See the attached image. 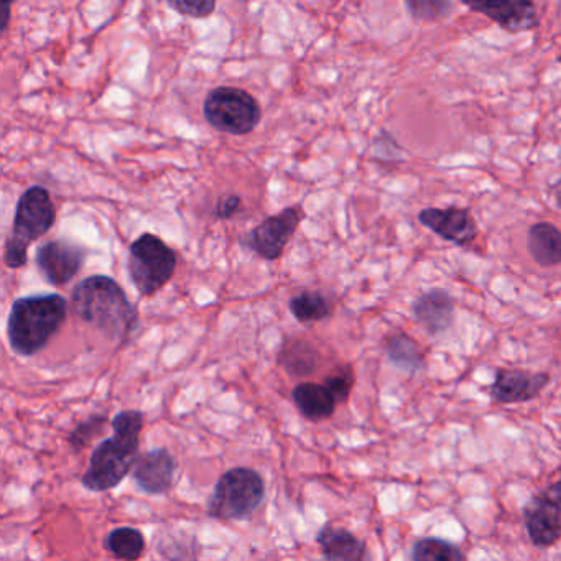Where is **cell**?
Here are the masks:
<instances>
[{
    "label": "cell",
    "mask_w": 561,
    "mask_h": 561,
    "mask_svg": "<svg viewBox=\"0 0 561 561\" xmlns=\"http://www.w3.org/2000/svg\"><path fill=\"white\" fill-rule=\"evenodd\" d=\"M146 415L140 410H123L113 419V436L104 439L91 455L90 466L81 479L84 489L106 492L117 488L136 468L140 435Z\"/></svg>",
    "instance_id": "1"
},
{
    "label": "cell",
    "mask_w": 561,
    "mask_h": 561,
    "mask_svg": "<svg viewBox=\"0 0 561 561\" xmlns=\"http://www.w3.org/2000/svg\"><path fill=\"white\" fill-rule=\"evenodd\" d=\"M71 305L81 320L117 341L127 340L139 321L124 288L107 275L81 280L71 294Z\"/></svg>",
    "instance_id": "2"
},
{
    "label": "cell",
    "mask_w": 561,
    "mask_h": 561,
    "mask_svg": "<svg viewBox=\"0 0 561 561\" xmlns=\"http://www.w3.org/2000/svg\"><path fill=\"white\" fill-rule=\"evenodd\" d=\"M68 304L58 294L28 295L12 304L8 337L12 351L22 357L41 353L67 321Z\"/></svg>",
    "instance_id": "3"
},
{
    "label": "cell",
    "mask_w": 561,
    "mask_h": 561,
    "mask_svg": "<svg viewBox=\"0 0 561 561\" xmlns=\"http://www.w3.org/2000/svg\"><path fill=\"white\" fill-rule=\"evenodd\" d=\"M57 222V209L50 192L35 185L25 190L15 208L14 225L4 245V264L22 268L28 261V248L50 232Z\"/></svg>",
    "instance_id": "4"
},
{
    "label": "cell",
    "mask_w": 561,
    "mask_h": 561,
    "mask_svg": "<svg viewBox=\"0 0 561 561\" xmlns=\"http://www.w3.org/2000/svg\"><path fill=\"white\" fill-rule=\"evenodd\" d=\"M264 495L261 472L245 466L229 469L218 479L209 497V517L219 522L245 520L261 507Z\"/></svg>",
    "instance_id": "5"
},
{
    "label": "cell",
    "mask_w": 561,
    "mask_h": 561,
    "mask_svg": "<svg viewBox=\"0 0 561 561\" xmlns=\"http://www.w3.org/2000/svg\"><path fill=\"white\" fill-rule=\"evenodd\" d=\"M176 252L152 232H144L129 245L127 271L142 297L159 294L176 272Z\"/></svg>",
    "instance_id": "6"
},
{
    "label": "cell",
    "mask_w": 561,
    "mask_h": 561,
    "mask_svg": "<svg viewBox=\"0 0 561 561\" xmlns=\"http://www.w3.org/2000/svg\"><path fill=\"white\" fill-rule=\"evenodd\" d=\"M206 123L229 136H248L261 124L262 110L242 88L219 87L209 91L203 104Z\"/></svg>",
    "instance_id": "7"
},
{
    "label": "cell",
    "mask_w": 561,
    "mask_h": 561,
    "mask_svg": "<svg viewBox=\"0 0 561 561\" xmlns=\"http://www.w3.org/2000/svg\"><path fill=\"white\" fill-rule=\"evenodd\" d=\"M304 219L305 211L300 205L288 206L245 232L241 244L264 261H278Z\"/></svg>",
    "instance_id": "8"
},
{
    "label": "cell",
    "mask_w": 561,
    "mask_h": 561,
    "mask_svg": "<svg viewBox=\"0 0 561 561\" xmlns=\"http://www.w3.org/2000/svg\"><path fill=\"white\" fill-rule=\"evenodd\" d=\"M528 538L535 547L547 548L561 538V479L548 485L522 508Z\"/></svg>",
    "instance_id": "9"
},
{
    "label": "cell",
    "mask_w": 561,
    "mask_h": 561,
    "mask_svg": "<svg viewBox=\"0 0 561 561\" xmlns=\"http://www.w3.org/2000/svg\"><path fill=\"white\" fill-rule=\"evenodd\" d=\"M88 251L77 242L67 239L47 242L35 254L38 271L54 287L70 284L87 262Z\"/></svg>",
    "instance_id": "10"
},
{
    "label": "cell",
    "mask_w": 561,
    "mask_h": 561,
    "mask_svg": "<svg viewBox=\"0 0 561 561\" xmlns=\"http://www.w3.org/2000/svg\"><path fill=\"white\" fill-rule=\"evenodd\" d=\"M416 218L423 228L458 248H468L479 236L478 222L469 208H459V206L425 208Z\"/></svg>",
    "instance_id": "11"
},
{
    "label": "cell",
    "mask_w": 561,
    "mask_h": 561,
    "mask_svg": "<svg viewBox=\"0 0 561 561\" xmlns=\"http://www.w3.org/2000/svg\"><path fill=\"white\" fill-rule=\"evenodd\" d=\"M548 382H550V376L547 373L501 367L495 370L494 382L491 383L489 392L495 402L512 405V403L530 402L537 399Z\"/></svg>",
    "instance_id": "12"
},
{
    "label": "cell",
    "mask_w": 561,
    "mask_h": 561,
    "mask_svg": "<svg viewBox=\"0 0 561 561\" xmlns=\"http://www.w3.org/2000/svg\"><path fill=\"white\" fill-rule=\"evenodd\" d=\"M466 8L484 15L511 34L530 32L540 25L537 5L530 0H502V2H465Z\"/></svg>",
    "instance_id": "13"
},
{
    "label": "cell",
    "mask_w": 561,
    "mask_h": 561,
    "mask_svg": "<svg viewBox=\"0 0 561 561\" xmlns=\"http://www.w3.org/2000/svg\"><path fill=\"white\" fill-rule=\"evenodd\" d=\"M179 461L167 448H153L137 459L133 479L146 494H167L175 484Z\"/></svg>",
    "instance_id": "14"
},
{
    "label": "cell",
    "mask_w": 561,
    "mask_h": 561,
    "mask_svg": "<svg viewBox=\"0 0 561 561\" xmlns=\"http://www.w3.org/2000/svg\"><path fill=\"white\" fill-rule=\"evenodd\" d=\"M412 314L430 336H438L455 323V298L445 288H433L413 301Z\"/></svg>",
    "instance_id": "15"
},
{
    "label": "cell",
    "mask_w": 561,
    "mask_h": 561,
    "mask_svg": "<svg viewBox=\"0 0 561 561\" xmlns=\"http://www.w3.org/2000/svg\"><path fill=\"white\" fill-rule=\"evenodd\" d=\"M317 543L327 561H373L366 541L343 527L324 525L317 534Z\"/></svg>",
    "instance_id": "16"
},
{
    "label": "cell",
    "mask_w": 561,
    "mask_h": 561,
    "mask_svg": "<svg viewBox=\"0 0 561 561\" xmlns=\"http://www.w3.org/2000/svg\"><path fill=\"white\" fill-rule=\"evenodd\" d=\"M527 251L540 267L561 264V231L553 222L538 221L528 228Z\"/></svg>",
    "instance_id": "17"
},
{
    "label": "cell",
    "mask_w": 561,
    "mask_h": 561,
    "mask_svg": "<svg viewBox=\"0 0 561 561\" xmlns=\"http://www.w3.org/2000/svg\"><path fill=\"white\" fill-rule=\"evenodd\" d=\"M291 399H294L298 412L310 422L330 419L337 405V400L324 383H298L291 392Z\"/></svg>",
    "instance_id": "18"
},
{
    "label": "cell",
    "mask_w": 561,
    "mask_h": 561,
    "mask_svg": "<svg viewBox=\"0 0 561 561\" xmlns=\"http://www.w3.org/2000/svg\"><path fill=\"white\" fill-rule=\"evenodd\" d=\"M383 347H386L390 364L397 369L403 370L410 376H415L420 370L425 369V353L409 334H390L383 343Z\"/></svg>",
    "instance_id": "19"
},
{
    "label": "cell",
    "mask_w": 561,
    "mask_h": 561,
    "mask_svg": "<svg viewBox=\"0 0 561 561\" xmlns=\"http://www.w3.org/2000/svg\"><path fill=\"white\" fill-rule=\"evenodd\" d=\"M288 310L298 323L323 321L333 314V301L320 290H305L288 301Z\"/></svg>",
    "instance_id": "20"
},
{
    "label": "cell",
    "mask_w": 561,
    "mask_h": 561,
    "mask_svg": "<svg viewBox=\"0 0 561 561\" xmlns=\"http://www.w3.org/2000/svg\"><path fill=\"white\" fill-rule=\"evenodd\" d=\"M278 363L295 377L310 376L317 370L320 354L308 341L291 340L282 347Z\"/></svg>",
    "instance_id": "21"
},
{
    "label": "cell",
    "mask_w": 561,
    "mask_h": 561,
    "mask_svg": "<svg viewBox=\"0 0 561 561\" xmlns=\"http://www.w3.org/2000/svg\"><path fill=\"white\" fill-rule=\"evenodd\" d=\"M104 548L123 561H137L146 551V537L139 528L117 527L104 538Z\"/></svg>",
    "instance_id": "22"
},
{
    "label": "cell",
    "mask_w": 561,
    "mask_h": 561,
    "mask_svg": "<svg viewBox=\"0 0 561 561\" xmlns=\"http://www.w3.org/2000/svg\"><path fill=\"white\" fill-rule=\"evenodd\" d=\"M157 551L169 561H196L198 540L186 531H160Z\"/></svg>",
    "instance_id": "23"
},
{
    "label": "cell",
    "mask_w": 561,
    "mask_h": 561,
    "mask_svg": "<svg viewBox=\"0 0 561 561\" xmlns=\"http://www.w3.org/2000/svg\"><path fill=\"white\" fill-rule=\"evenodd\" d=\"M413 561H466L461 548L445 538H420L412 547Z\"/></svg>",
    "instance_id": "24"
},
{
    "label": "cell",
    "mask_w": 561,
    "mask_h": 561,
    "mask_svg": "<svg viewBox=\"0 0 561 561\" xmlns=\"http://www.w3.org/2000/svg\"><path fill=\"white\" fill-rule=\"evenodd\" d=\"M453 2L449 0H407L405 9L410 18L419 22H439L451 14Z\"/></svg>",
    "instance_id": "25"
},
{
    "label": "cell",
    "mask_w": 561,
    "mask_h": 561,
    "mask_svg": "<svg viewBox=\"0 0 561 561\" xmlns=\"http://www.w3.org/2000/svg\"><path fill=\"white\" fill-rule=\"evenodd\" d=\"M106 423L107 415H104V413H94V415L88 416L84 422H81L68 436V443H70L73 451H83L94 438L103 435Z\"/></svg>",
    "instance_id": "26"
},
{
    "label": "cell",
    "mask_w": 561,
    "mask_h": 561,
    "mask_svg": "<svg viewBox=\"0 0 561 561\" xmlns=\"http://www.w3.org/2000/svg\"><path fill=\"white\" fill-rule=\"evenodd\" d=\"M354 382H356V377H354L353 367L343 366L334 370L330 377H327L324 386L331 390L337 403H344L353 392Z\"/></svg>",
    "instance_id": "27"
},
{
    "label": "cell",
    "mask_w": 561,
    "mask_h": 561,
    "mask_svg": "<svg viewBox=\"0 0 561 561\" xmlns=\"http://www.w3.org/2000/svg\"><path fill=\"white\" fill-rule=\"evenodd\" d=\"M169 8L180 15L192 19H206L216 11L215 0H170Z\"/></svg>",
    "instance_id": "28"
},
{
    "label": "cell",
    "mask_w": 561,
    "mask_h": 561,
    "mask_svg": "<svg viewBox=\"0 0 561 561\" xmlns=\"http://www.w3.org/2000/svg\"><path fill=\"white\" fill-rule=\"evenodd\" d=\"M242 209V199L238 195H226L216 203L215 216L222 221L234 218Z\"/></svg>",
    "instance_id": "29"
},
{
    "label": "cell",
    "mask_w": 561,
    "mask_h": 561,
    "mask_svg": "<svg viewBox=\"0 0 561 561\" xmlns=\"http://www.w3.org/2000/svg\"><path fill=\"white\" fill-rule=\"evenodd\" d=\"M550 196L553 199L554 205L561 209V176L550 186Z\"/></svg>",
    "instance_id": "30"
},
{
    "label": "cell",
    "mask_w": 561,
    "mask_h": 561,
    "mask_svg": "<svg viewBox=\"0 0 561 561\" xmlns=\"http://www.w3.org/2000/svg\"><path fill=\"white\" fill-rule=\"evenodd\" d=\"M11 2H4V4H2V15H4V21H2V25H0V27H2V34L8 31L9 21H11Z\"/></svg>",
    "instance_id": "31"
}]
</instances>
